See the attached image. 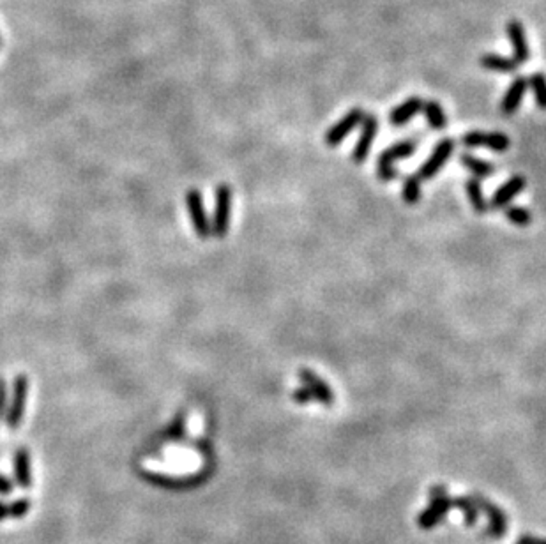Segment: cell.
I'll use <instances>...</instances> for the list:
<instances>
[{
  "label": "cell",
  "mask_w": 546,
  "mask_h": 544,
  "mask_svg": "<svg viewBox=\"0 0 546 544\" xmlns=\"http://www.w3.org/2000/svg\"><path fill=\"white\" fill-rule=\"evenodd\" d=\"M230 214H232V189L228 184H220L216 189V207L211 221V230L214 237H225L230 226Z\"/></svg>",
  "instance_id": "6da1fadb"
},
{
  "label": "cell",
  "mask_w": 546,
  "mask_h": 544,
  "mask_svg": "<svg viewBox=\"0 0 546 544\" xmlns=\"http://www.w3.org/2000/svg\"><path fill=\"white\" fill-rule=\"evenodd\" d=\"M27 396L28 378L25 375H18L14 382H12L11 400H9L8 412H6V422H8L9 429H14L20 426L21 419H23L25 407H27Z\"/></svg>",
  "instance_id": "7a4b0ae2"
},
{
  "label": "cell",
  "mask_w": 546,
  "mask_h": 544,
  "mask_svg": "<svg viewBox=\"0 0 546 544\" xmlns=\"http://www.w3.org/2000/svg\"><path fill=\"white\" fill-rule=\"evenodd\" d=\"M470 498L474 501L476 507L485 512L486 516H488V521H490L488 523V530H486V536H491L494 539H500L507 532V516L504 514L503 509L497 507L494 502L488 501L481 493H474Z\"/></svg>",
  "instance_id": "3957f363"
},
{
  "label": "cell",
  "mask_w": 546,
  "mask_h": 544,
  "mask_svg": "<svg viewBox=\"0 0 546 544\" xmlns=\"http://www.w3.org/2000/svg\"><path fill=\"white\" fill-rule=\"evenodd\" d=\"M186 205H188L189 220H191V224H193L195 233L200 239H209L213 235V230H211L209 216L205 213L202 193L198 189H189L188 195H186Z\"/></svg>",
  "instance_id": "277c9868"
},
{
  "label": "cell",
  "mask_w": 546,
  "mask_h": 544,
  "mask_svg": "<svg viewBox=\"0 0 546 544\" xmlns=\"http://www.w3.org/2000/svg\"><path fill=\"white\" fill-rule=\"evenodd\" d=\"M462 144L467 148H488L494 153H506L509 148V136L504 133H482V131H469L462 136Z\"/></svg>",
  "instance_id": "5b68a950"
},
{
  "label": "cell",
  "mask_w": 546,
  "mask_h": 544,
  "mask_svg": "<svg viewBox=\"0 0 546 544\" xmlns=\"http://www.w3.org/2000/svg\"><path fill=\"white\" fill-rule=\"evenodd\" d=\"M378 119L373 115V113H364L361 120V135H359V140L355 144L352 150V161L355 164H362L366 161V157L370 156L371 145L375 142V136L378 133Z\"/></svg>",
  "instance_id": "8992f818"
},
{
  "label": "cell",
  "mask_w": 546,
  "mask_h": 544,
  "mask_svg": "<svg viewBox=\"0 0 546 544\" xmlns=\"http://www.w3.org/2000/svg\"><path fill=\"white\" fill-rule=\"evenodd\" d=\"M454 145H456V142H454L453 138H444V140L438 142V144L435 145L433 153L430 154V157H428V159L425 161V164L418 170L419 179L421 180L433 179V177L440 172L442 166L446 164V161L449 159L451 154L454 153Z\"/></svg>",
  "instance_id": "52a82bcc"
},
{
  "label": "cell",
  "mask_w": 546,
  "mask_h": 544,
  "mask_svg": "<svg viewBox=\"0 0 546 544\" xmlns=\"http://www.w3.org/2000/svg\"><path fill=\"white\" fill-rule=\"evenodd\" d=\"M362 117H364V112H362L359 106L349 110V112H347L342 119L338 120L336 124H333L329 129H327L326 144L329 145V147H338V145L342 144V142L345 140L347 136H349L353 129L361 124Z\"/></svg>",
  "instance_id": "ba28073f"
},
{
  "label": "cell",
  "mask_w": 546,
  "mask_h": 544,
  "mask_svg": "<svg viewBox=\"0 0 546 544\" xmlns=\"http://www.w3.org/2000/svg\"><path fill=\"white\" fill-rule=\"evenodd\" d=\"M506 32L513 46V59L516 60V64H527L530 60V48L523 23L520 20H509L506 25Z\"/></svg>",
  "instance_id": "9c48e42d"
},
{
  "label": "cell",
  "mask_w": 546,
  "mask_h": 544,
  "mask_svg": "<svg viewBox=\"0 0 546 544\" xmlns=\"http://www.w3.org/2000/svg\"><path fill=\"white\" fill-rule=\"evenodd\" d=\"M299 378H301L302 385L311 391L315 401H318V403H322V405H326V407H331V405L334 403L333 391H331V387L327 385V382L322 380L317 373L311 371V369H308V368H301L299 369Z\"/></svg>",
  "instance_id": "30bf717a"
},
{
  "label": "cell",
  "mask_w": 546,
  "mask_h": 544,
  "mask_svg": "<svg viewBox=\"0 0 546 544\" xmlns=\"http://www.w3.org/2000/svg\"><path fill=\"white\" fill-rule=\"evenodd\" d=\"M525 186H527L525 177L522 175L511 177L509 180H506V182L495 191V195L491 196V202L488 205H490V208H494V211L509 207V204L513 202L514 196H518L520 193L525 189Z\"/></svg>",
  "instance_id": "8fae6325"
},
{
  "label": "cell",
  "mask_w": 546,
  "mask_h": 544,
  "mask_svg": "<svg viewBox=\"0 0 546 544\" xmlns=\"http://www.w3.org/2000/svg\"><path fill=\"white\" fill-rule=\"evenodd\" d=\"M527 88H529V80L525 77H516L511 81L509 88H507L506 94L503 96V101H500V113L503 115L509 117L516 113V110L522 106Z\"/></svg>",
  "instance_id": "7c38bea8"
},
{
  "label": "cell",
  "mask_w": 546,
  "mask_h": 544,
  "mask_svg": "<svg viewBox=\"0 0 546 544\" xmlns=\"http://www.w3.org/2000/svg\"><path fill=\"white\" fill-rule=\"evenodd\" d=\"M422 103H425V99H421V97L418 96H412L409 97V99L403 101L402 104H398L396 108L391 110L389 117H387L389 124L396 126V128L405 126L407 122H410V120L414 119V117L421 112Z\"/></svg>",
  "instance_id": "4fadbf2b"
},
{
  "label": "cell",
  "mask_w": 546,
  "mask_h": 544,
  "mask_svg": "<svg viewBox=\"0 0 546 544\" xmlns=\"http://www.w3.org/2000/svg\"><path fill=\"white\" fill-rule=\"evenodd\" d=\"M416 153V142L414 140H402L398 144L387 147L384 153L378 156V164H393L394 161L405 159Z\"/></svg>",
  "instance_id": "5bb4252c"
},
{
  "label": "cell",
  "mask_w": 546,
  "mask_h": 544,
  "mask_svg": "<svg viewBox=\"0 0 546 544\" xmlns=\"http://www.w3.org/2000/svg\"><path fill=\"white\" fill-rule=\"evenodd\" d=\"M14 479H17L20 488H28L32 483V474H30V454L27 449H18L14 454Z\"/></svg>",
  "instance_id": "9a60e30c"
},
{
  "label": "cell",
  "mask_w": 546,
  "mask_h": 544,
  "mask_svg": "<svg viewBox=\"0 0 546 544\" xmlns=\"http://www.w3.org/2000/svg\"><path fill=\"white\" fill-rule=\"evenodd\" d=\"M481 66L488 71H497V72H514L518 69L516 60L509 59V57L498 55V53H486L481 57Z\"/></svg>",
  "instance_id": "2e32d148"
},
{
  "label": "cell",
  "mask_w": 546,
  "mask_h": 544,
  "mask_svg": "<svg viewBox=\"0 0 546 544\" xmlns=\"http://www.w3.org/2000/svg\"><path fill=\"white\" fill-rule=\"evenodd\" d=\"M422 112H425L426 122L431 129H444L447 126V117L444 108L437 99H428L422 103Z\"/></svg>",
  "instance_id": "e0dca14e"
},
{
  "label": "cell",
  "mask_w": 546,
  "mask_h": 544,
  "mask_svg": "<svg viewBox=\"0 0 546 544\" xmlns=\"http://www.w3.org/2000/svg\"><path fill=\"white\" fill-rule=\"evenodd\" d=\"M465 189H467V195H469V200L470 204H472V208H474L476 213L478 214H486L488 211H490V205H488V202H486L485 198V193H482V188H481V182H479V179H469L465 182Z\"/></svg>",
  "instance_id": "ac0fdd59"
},
{
  "label": "cell",
  "mask_w": 546,
  "mask_h": 544,
  "mask_svg": "<svg viewBox=\"0 0 546 544\" xmlns=\"http://www.w3.org/2000/svg\"><path fill=\"white\" fill-rule=\"evenodd\" d=\"M460 163H462V166H465L469 172L474 173L476 179H486V177H490L495 173L494 164L486 163V161L482 159H478V157H474L472 154H462V156H460Z\"/></svg>",
  "instance_id": "d6986e66"
},
{
  "label": "cell",
  "mask_w": 546,
  "mask_h": 544,
  "mask_svg": "<svg viewBox=\"0 0 546 544\" xmlns=\"http://www.w3.org/2000/svg\"><path fill=\"white\" fill-rule=\"evenodd\" d=\"M527 80H529V88L534 94L538 108L546 112V75L543 71H536Z\"/></svg>",
  "instance_id": "ffe728a7"
},
{
  "label": "cell",
  "mask_w": 546,
  "mask_h": 544,
  "mask_svg": "<svg viewBox=\"0 0 546 544\" xmlns=\"http://www.w3.org/2000/svg\"><path fill=\"white\" fill-rule=\"evenodd\" d=\"M402 196L405 204L409 205H416L419 200H421L422 191H421V179L418 175H409L403 179V188H402Z\"/></svg>",
  "instance_id": "44dd1931"
},
{
  "label": "cell",
  "mask_w": 546,
  "mask_h": 544,
  "mask_svg": "<svg viewBox=\"0 0 546 544\" xmlns=\"http://www.w3.org/2000/svg\"><path fill=\"white\" fill-rule=\"evenodd\" d=\"M430 505L437 507L444 514H447L449 509L454 507L451 496L447 495V489L440 485H435L430 488Z\"/></svg>",
  "instance_id": "7402d4cb"
},
{
  "label": "cell",
  "mask_w": 546,
  "mask_h": 544,
  "mask_svg": "<svg viewBox=\"0 0 546 544\" xmlns=\"http://www.w3.org/2000/svg\"><path fill=\"white\" fill-rule=\"evenodd\" d=\"M453 505L454 507H458L460 511L463 512V516H465V523L469 525V527L476 525V521H478V518H479V509L476 507L474 501H472L470 496H456V498L453 501Z\"/></svg>",
  "instance_id": "603a6c76"
},
{
  "label": "cell",
  "mask_w": 546,
  "mask_h": 544,
  "mask_svg": "<svg viewBox=\"0 0 546 544\" xmlns=\"http://www.w3.org/2000/svg\"><path fill=\"white\" fill-rule=\"evenodd\" d=\"M444 516H446V514L438 511L437 507L428 505V507L419 514L418 525L422 528V530H431V528H435L442 520H444Z\"/></svg>",
  "instance_id": "cb8c5ba5"
},
{
  "label": "cell",
  "mask_w": 546,
  "mask_h": 544,
  "mask_svg": "<svg viewBox=\"0 0 546 544\" xmlns=\"http://www.w3.org/2000/svg\"><path fill=\"white\" fill-rule=\"evenodd\" d=\"M184 435H186V416L184 412H179L175 416V419L170 422L168 428H166L165 438H168V440H181Z\"/></svg>",
  "instance_id": "d4e9b609"
},
{
  "label": "cell",
  "mask_w": 546,
  "mask_h": 544,
  "mask_svg": "<svg viewBox=\"0 0 546 544\" xmlns=\"http://www.w3.org/2000/svg\"><path fill=\"white\" fill-rule=\"evenodd\" d=\"M506 217L516 226H527L532 221V216L527 211L525 207H518V205H513V207H506Z\"/></svg>",
  "instance_id": "484cf974"
},
{
  "label": "cell",
  "mask_w": 546,
  "mask_h": 544,
  "mask_svg": "<svg viewBox=\"0 0 546 544\" xmlns=\"http://www.w3.org/2000/svg\"><path fill=\"white\" fill-rule=\"evenodd\" d=\"M377 177L384 182H389V180H396L400 177V172L394 168L393 164H378L377 163Z\"/></svg>",
  "instance_id": "4316f807"
},
{
  "label": "cell",
  "mask_w": 546,
  "mask_h": 544,
  "mask_svg": "<svg viewBox=\"0 0 546 544\" xmlns=\"http://www.w3.org/2000/svg\"><path fill=\"white\" fill-rule=\"evenodd\" d=\"M292 398H293V401H295V403H299V405H308V403H311V401H315V398H313V394H311V391H309L308 387H304V385H302V387H299V389H295V391H293V394H292Z\"/></svg>",
  "instance_id": "83f0119b"
},
{
  "label": "cell",
  "mask_w": 546,
  "mask_h": 544,
  "mask_svg": "<svg viewBox=\"0 0 546 544\" xmlns=\"http://www.w3.org/2000/svg\"><path fill=\"white\" fill-rule=\"evenodd\" d=\"M9 407V394H8V384L4 378H0V419L6 417Z\"/></svg>",
  "instance_id": "f1b7e54d"
},
{
  "label": "cell",
  "mask_w": 546,
  "mask_h": 544,
  "mask_svg": "<svg viewBox=\"0 0 546 544\" xmlns=\"http://www.w3.org/2000/svg\"><path fill=\"white\" fill-rule=\"evenodd\" d=\"M9 493H12L11 480L6 479L4 476H0V495H9Z\"/></svg>",
  "instance_id": "f546056e"
},
{
  "label": "cell",
  "mask_w": 546,
  "mask_h": 544,
  "mask_svg": "<svg viewBox=\"0 0 546 544\" xmlns=\"http://www.w3.org/2000/svg\"><path fill=\"white\" fill-rule=\"evenodd\" d=\"M518 544H546V539H539V537H532V536H523L518 539Z\"/></svg>",
  "instance_id": "4dcf8cb0"
},
{
  "label": "cell",
  "mask_w": 546,
  "mask_h": 544,
  "mask_svg": "<svg viewBox=\"0 0 546 544\" xmlns=\"http://www.w3.org/2000/svg\"><path fill=\"white\" fill-rule=\"evenodd\" d=\"M6 518H11V512H9V504L0 502V521L6 520Z\"/></svg>",
  "instance_id": "1f68e13d"
}]
</instances>
